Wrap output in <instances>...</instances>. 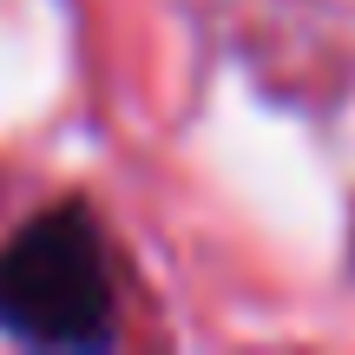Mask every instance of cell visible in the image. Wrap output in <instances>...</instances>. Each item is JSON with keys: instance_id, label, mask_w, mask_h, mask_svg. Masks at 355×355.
I'll list each match as a JSON object with an SVG mask.
<instances>
[{"instance_id": "cell-1", "label": "cell", "mask_w": 355, "mask_h": 355, "mask_svg": "<svg viewBox=\"0 0 355 355\" xmlns=\"http://www.w3.org/2000/svg\"><path fill=\"white\" fill-rule=\"evenodd\" d=\"M112 257L86 211H60L20 224L0 243V329L46 349L112 343Z\"/></svg>"}]
</instances>
